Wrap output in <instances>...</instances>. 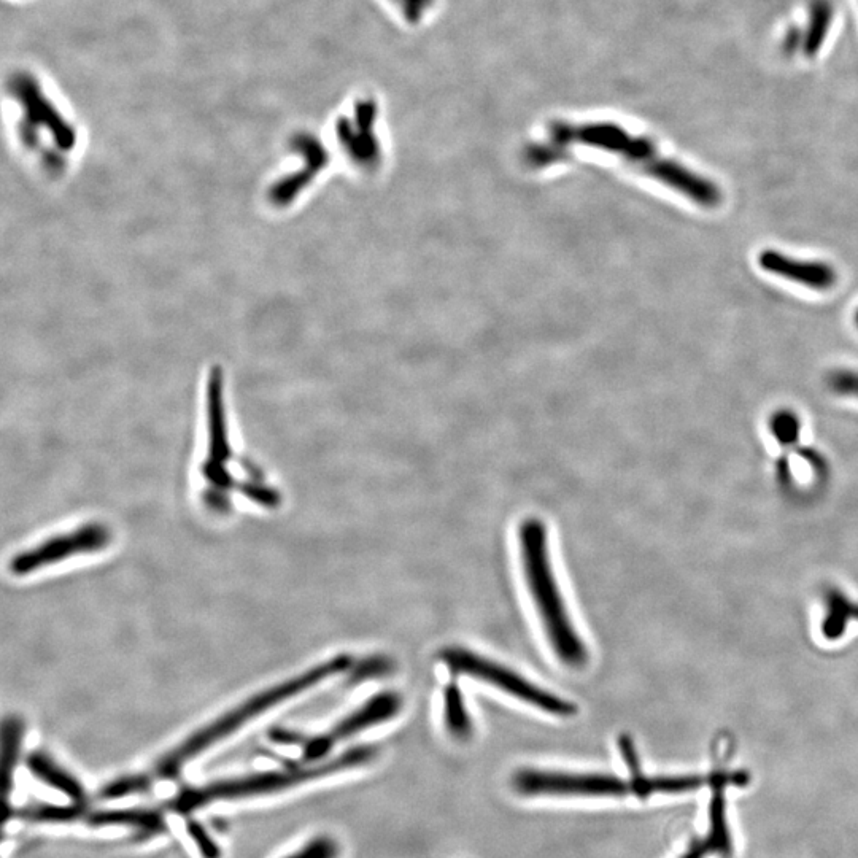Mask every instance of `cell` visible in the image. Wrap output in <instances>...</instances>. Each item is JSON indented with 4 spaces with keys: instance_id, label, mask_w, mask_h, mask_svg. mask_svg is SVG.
<instances>
[{
    "instance_id": "1",
    "label": "cell",
    "mask_w": 858,
    "mask_h": 858,
    "mask_svg": "<svg viewBox=\"0 0 858 858\" xmlns=\"http://www.w3.org/2000/svg\"><path fill=\"white\" fill-rule=\"evenodd\" d=\"M571 145H585L619 156L704 209H712L722 202V191L717 183L661 155L657 145L647 137L634 136L619 124L607 121L584 124L557 121L550 126L549 140L531 145L526 150V159L533 167L549 166L560 161Z\"/></svg>"
},
{
    "instance_id": "2",
    "label": "cell",
    "mask_w": 858,
    "mask_h": 858,
    "mask_svg": "<svg viewBox=\"0 0 858 858\" xmlns=\"http://www.w3.org/2000/svg\"><path fill=\"white\" fill-rule=\"evenodd\" d=\"M353 658L348 655H339L333 660H328L323 665L315 666L309 669L301 676L288 679L282 684L264 690L258 695L248 698L244 703L239 704L237 708L231 709L226 714L221 715L218 719L210 722L207 727L196 731L190 738H186L183 743L167 752L164 757L159 758L155 765L151 766L150 770L143 771L139 774H131V776L118 777L115 781L109 782L101 790V797L105 800H118V798L132 797L137 793H145L163 781H174L180 776L183 768L188 765L190 760L199 757L202 752L209 750L215 744L221 743L223 739L234 735L240 728L245 727L248 722H252L259 715L269 711V709L285 703V701L294 698L307 692L310 688L326 681L328 677L336 676V674L344 673L347 669L352 668Z\"/></svg>"
},
{
    "instance_id": "3",
    "label": "cell",
    "mask_w": 858,
    "mask_h": 858,
    "mask_svg": "<svg viewBox=\"0 0 858 858\" xmlns=\"http://www.w3.org/2000/svg\"><path fill=\"white\" fill-rule=\"evenodd\" d=\"M525 579L545 634L558 660L569 668H584L588 650L569 619L565 601L558 592L557 580L550 563L547 531L539 518H526L518 528Z\"/></svg>"
},
{
    "instance_id": "4",
    "label": "cell",
    "mask_w": 858,
    "mask_h": 858,
    "mask_svg": "<svg viewBox=\"0 0 858 858\" xmlns=\"http://www.w3.org/2000/svg\"><path fill=\"white\" fill-rule=\"evenodd\" d=\"M379 755L375 746L352 747L344 754L321 762H301L286 766L282 770L264 771V773L248 774V776L220 779L201 787H191L178 793L169 803L178 814H191L209 804L220 801L244 800V798L263 797L272 793L293 789L296 785L321 779L329 774L352 770L358 766L368 765Z\"/></svg>"
},
{
    "instance_id": "5",
    "label": "cell",
    "mask_w": 858,
    "mask_h": 858,
    "mask_svg": "<svg viewBox=\"0 0 858 858\" xmlns=\"http://www.w3.org/2000/svg\"><path fill=\"white\" fill-rule=\"evenodd\" d=\"M441 658L445 665L449 666L452 673L463 674V676L488 682V684L495 685L509 695L515 696L518 700L536 706L544 712L558 715V717H572V715L577 714L576 704L569 703V701L563 700L553 693L545 692L538 685L526 681L525 677L518 676L511 669L493 663L488 658L472 654V652L461 649V647H450V649L442 650Z\"/></svg>"
},
{
    "instance_id": "6",
    "label": "cell",
    "mask_w": 858,
    "mask_h": 858,
    "mask_svg": "<svg viewBox=\"0 0 858 858\" xmlns=\"http://www.w3.org/2000/svg\"><path fill=\"white\" fill-rule=\"evenodd\" d=\"M401 706L402 700L398 693H380L368 703H364L358 711L347 715L344 720H341L323 735L306 736L301 735L298 731L274 728V730L269 731V739L275 744L301 747L304 762H321L341 741L350 738V736L358 735L361 731L374 727L377 723L387 722L391 717L398 714Z\"/></svg>"
},
{
    "instance_id": "7",
    "label": "cell",
    "mask_w": 858,
    "mask_h": 858,
    "mask_svg": "<svg viewBox=\"0 0 858 858\" xmlns=\"http://www.w3.org/2000/svg\"><path fill=\"white\" fill-rule=\"evenodd\" d=\"M512 785L523 797L620 798L631 792L630 784L614 774L563 773V771L520 770Z\"/></svg>"
},
{
    "instance_id": "8",
    "label": "cell",
    "mask_w": 858,
    "mask_h": 858,
    "mask_svg": "<svg viewBox=\"0 0 858 858\" xmlns=\"http://www.w3.org/2000/svg\"><path fill=\"white\" fill-rule=\"evenodd\" d=\"M112 541L110 531L104 525L91 523L69 534L48 539L34 549L21 552L13 558L10 569L16 576H26L45 566L56 565L66 558L82 553L99 552Z\"/></svg>"
},
{
    "instance_id": "9",
    "label": "cell",
    "mask_w": 858,
    "mask_h": 858,
    "mask_svg": "<svg viewBox=\"0 0 858 858\" xmlns=\"http://www.w3.org/2000/svg\"><path fill=\"white\" fill-rule=\"evenodd\" d=\"M12 93L23 105L24 115L28 116V123L23 128L35 131L37 126H43L50 132L56 145L64 150L75 145V131L69 123L62 118L55 105L48 101L43 94L39 83L28 74L16 75L12 80Z\"/></svg>"
},
{
    "instance_id": "10",
    "label": "cell",
    "mask_w": 858,
    "mask_h": 858,
    "mask_svg": "<svg viewBox=\"0 0 858 858\" xmlns=\"http://www.w3.org/2000/svg\"><path fill=\"white\" fill-rule=\"evenodd\" d=\"M377 105L372 99H361L355 104L352 118H341L337 123V136L348 155L358 163L372 166L380 158L379 140L375 137Z\"/></svg>"
},
{
    "instance_id": "11",
    "label": "cell",
    "mask_w": 858,
    "mask_h": 858,
    "mask_svg": "<svg viewBox=\"0 0 858 858\" xmlns=\"http://www.w3.org/2000/svg\"><path fill=\"white\" fill-rule=\"evenodd\" d=\"M758 264L763 271L781 279L800 283L812 290H830L836 285L838 275L833 266L816 259H798L777 250H765L758 255Z\"/></svg>"
},
{
    "instance_id": "12",
    "label": "cell",
    "mask_w": 858,
    "mask_h": 858,
    "mask_svg": "<svg viewBox=\"0 0 858 858\" xmlns=\"http://www.w3.org/2000/svg\"><path fill=\"white\" fill-rule=\"evenodd\" d=\"M82 822L93 827H126L139 831L158 833L166 827L161 812L151 809H104L83 811Z\"/></svg>"
},
{
    "instance_id": "13",
    "label": "cell",
    "mask_w": 858,
    "mask_h": 858,
    "mask_svg": "<svg viewBox=\"0 0 858 858\" xmlns=\"http://www.w3.org/2000/svg\"><path fill=\"white\" fill-rule=\"evenodd\" d=\"M26 765L34 777H37L43 784H47L51 789L64 793L70 801L77 804L85 801L86 793L82 782L75 779L69 771L64 770L47 754L34 752V754L29 755Z\"/></svg>"
},
{
    "instance_id": "14",
    "label": "cell",
    "mask_w": 858,
    "mask_h": 858,
    "mask_svg": "<svg viewBox=\"0 0 858 858\" xmlns=\"http://www.w3.org/2000/svg\"><path fill=\"white\" fill-rule=\"evenodd\" d=\"M851 622H858V603L839 590H830L825 596V615L820 625L824 638L838 641Z\"/></svg>"
},
{
    "instance_id": "15",
    "label": "cell",
    "mask_w": 858,
    "mask_h": 858,
    "mask_svg": "<svg viewBox=\"0 0 858 858\" xmlns=\"http://www.w3.org/2000/svg\"><path fill=\"white\" fill-rule=\"evenodd\" d=\"M294 145H296V148L301 151L304 158H307L309 166H307L306 171L296 175V178H293V180H285L282 185L277 186L275 196H277L279 201L280 199H290L294 193H298L296 190H298L299 186L306 185V183L309 182L310 177L317 174L321 167L325 166L326 161H328V155H326L325 148H323V145H321L315 137H296Z\"/></svg>"
},
{
    "instance_id": "16",
    "label": "cell",
    "mask_w": 858,
    "mask_h": 858,
    "mask_svg": "<svg viewBox=\"0 0 858 858\" xmlns=\"http://www.w3.org/2000/svg\"><path fill=\"white\" fill-rule=\"evenodd\" d=\"M24 725L18 717H8L2 727V789L5 793V803L12 792L13 773L20 758L21 741H23Z\"/></svg>"
},
{
    "instance_id": "17",
    "label": "cell",
    "mask_w": 858,
    "mask_h": 858,
    "mask_svg": "<svg viewBox=\"0 0 858 858\" xmlns=\"http://www.w3.org/2000/svg\"><path fill=\"white\" fill-rule=\"evenodd\" d=\"M445 727L457 741H468L472 736V720L466 711L463 693L455 682L444 688Z\"/></svg>"
},
{
    "instance_id": "18",
    "label": "cell",
    "mask_w": 858,
    "mask_h": 858,
    "mask_svg": "<svg viewBox=\"0 0 858 858\" xmlns=\"http://www.w3.org/2000/svg\"><path fill=\"white\" fill-rule=\"evenodd\" d=\"M743 777L719 776L715 777V795L711 804V846L720 854L728 855L731 852L730 835H728L727 820H725V801H723L722 790L728 781L741 782Z\"/></svg>"
},
{
    "instance_id": "19",
    "label": "cell",
    "mask_w": 858,
    "mask_h": 858,
    "mask_svg": "<svg viewBox=\"0 0 858 858\" xmlns=\"http://www.w3.org/2000/svg\"><path fill=\"white\" fill-rule=\"evenodd\" d=\"M703 785V779L696 776L642 777L641 781L631 784V792L639 798H647L654 793L692 792Z\"/></svg>"
},
{
    "instance_id": "20",
    "label": "cell",
    "mask_w": 858,
    "mask_h": 858,
    "mask_svg": "<svg viewBox=\"0 0 858 858\" xmlns=\"http://www.w3.org/2000/svg\"><path fill=\"white\" fill-rule=\"evenodd\" d=\"M833 21V8L828 0H816L809 13L808 31L804 35V53L808 56L817 55V51L827 39Z\"/></svg>"
},
{
    "instance_id": "21",
    "label": "cell",
    "mask_w": 858,
    "mask_h": 858,
    "mask_svg": "<svg viewBox=\"0 0 858 858\" xmlns=\"http://www.w3.org/2000/svg\"><path fill=\"white\" fill-rule=\"evenodd\" d=\"M341 857V846L336 839L329 836H317L310 839L301 849L285 858H339Z\"/></svg>"
},
{
    "instance_id": "22",
    "label": "cell",
    "mask_w": 858,
    "mask_h": 858,
    "mask_svg": "<svg viewBox=\"0 0 858 858\" xmlns=\"http://www.w3.org/2000/svg\"><path fill=\"white\" fill-rule=\"evenodd\" d=\"M186 833L194 841V846L198 847L199 854L202 858H221V849L209 831L205 830L204 825L199 824L198 820H186Z\"/></svg>"
},
{
    "instance_id": "23",
    "label": "cell",
    "mask_w": 858,
    "mask_h": 858,
    "mask_svg": "<svg viewBox=\"0 0 858 858\" xmlns=\"http://www.w3.org/2000/svg\"><path fill=\"white\" fill-rule=\"evenodd\" d=\"M798 429H800V423L792 412L782 410L779 414L774 415L773 420H771V431H773L777 441L782 442V444H792V442L797 441Z\"/></svg>"
},
{
    "instance_id": "24",
    "label": "cell",
    "mask_w": 858,
    "mask_h": 858,
    "mask_svg": "<svg viewBox=\"0 0 858 858\" xmlns=\"http://www.w3.org/2000/svg\"><path fill=\"white\" fill-rule=\"evenodd\" d=\"M827 385L836 395L858 399V372L846 369L833 371L828 375Z\"/></svg>"
},
{
    "instance_id": "25",
    "label": "cell",
    "mask_w": 858,
    "mask_h": 858,
    "mask_svg": "<svg viewBox=\"0 0 858 858\" xmlns=\"http://www.w3.org/2000/svg\"><path fill=\"white\" fill-rule=\"evenodd\" d=\"M619 749L631 773L630 785L636 784V782L641 781L644 774H642L641 765H639L638 752H636V747H634L633 739L628 735H620Z\"/></svg>"
},
{
    "instance_id": "26",
    "label": "cell",
    "mask_w": 858,
    "mask_h": 858,
    "mask_svg": "<svg viewBox=\"0 0 858 858\" xmlns=\"http://www.w3.org/2000/svg\"><path fill=\"white\" fill-rule=\"evenodd\" d=\"M402 15L409 23H418L433 7L434 0H398Z\"/></svg>"
},
{
    "instance_id": "27",
    "label": "cell",
    "mask_w": 858,
    "mask_h": 858,
    "mask_svg": "<svg viewBox=\"0 0 858 858\" xmlns=\"http://www.w3.org/2000/svg\"><path fill=\"white\" fill-rule=\"evenodd\" d=\"M391 668L393 665L387 658H374V660L364 663L358 674L360 677L383 676V674L390 673Z\"/></svg>"
},
{
    "instance_id": "28",
    "label": "cell",
    "mask_w": 858,
    "mask_h": 858,
    "mask_svg": "<svg viewBox=\"0 0 858 858\" xmlns=\"http://www.w3.org/2000/svg\"><path fill=\"white\" fill-rule=\"evenodd\" d=\"M703 857H704V847H703V844H700V843H693L692 846H690V849H688V851L685 852L684 855H682V858H703Z\"/></svg>"
},
{
    "instance_id": "29",
    "label": "cell",
    "mask_w": 858,
    "mask_h": 858,
    "mask_svg": "<svg viewBox=\"0 0 858 858\" xmlns=\"http://www.w3.org/2000/svg\"><path fill=\"white\" fill-rule=\"evenodd\" d=\"M857 325H858V312H857Z\"/></svg>"
}]
</instances>
